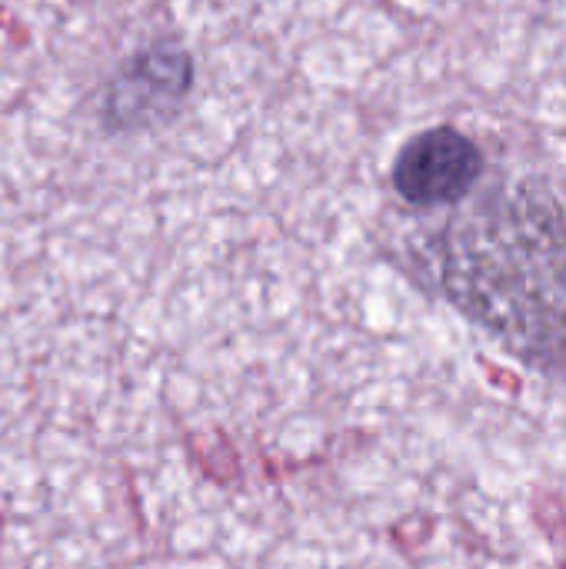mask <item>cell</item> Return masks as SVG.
I'll use <instances>...</instances> for the list:
<instances>
[{
  "mask_svg": "<svg viewBox=\"0 0 566 569\" xmlns=\"http://www.w3.org/2000/svg\"><path fill=\"white\" fill-rule=\"evenodd\" d=\"M444 290L527 363L566 370V217L544 187L510 183L454 220Z\"/></svg>",
  "mask_w": 566,
  "mask_h": 569,
  "instance_id": "6da1fadb",
  "label": "cell"
},
{
  "mask_svg": "<svg viewBox=\"0 0 566 569\" xmlns=\"http://www.w3.org/2000/svg\"><path fill=\"white\" fill-rule=\"evenodd\" d=\"M484 150L454 127H434L414 137L397 163L394 187L414 207L460 203L484 177Z\"/></svg>",
  "mask_w": 566,
  "mask_h": 569,
  "instance_id": "7a4b0ae2",
  "label": "cell"
},
{
  "mask_svg": "<svg viewBox=\"0 0 566 569\" xmlns=\"http://www.w3.org/2000/svg\"><path fill=\"white\" fill-rule=\"evenodd\" d=\"M193 63L180 47H150L130 57L107 87L103 123L113 130H137L167 120L187 97Z\"/></svg>",
  "mask_w": 566,
  "mask_h": 569,
  "instance_id": "3957f363",
  "label": "cell"
}]
</instances>
